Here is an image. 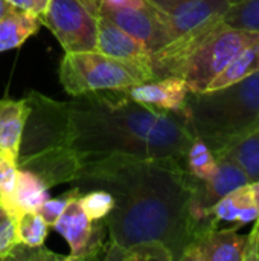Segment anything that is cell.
<instances>
[{"mask_svg": "<svg viewBox=\"0 0 259 261\" xmlns=\"http://www.w3.org/2000/svg\"><path fill=\"white\" fill-rule=\"evenodd\" d=\"M29 107L20 156L66 148L79 167L113 154L185 161L194 141L182 116L139 104L127 90L93 92L60 102L40 93Z\"/></svg>", "mask_w": 259, "mask_h": 261, "instance_id": "obj_1", "label": "cell"}, {"mask_svg": "<svg viewBox=\"0 0 259 261\" xmlns=\"http://www.w3.org/2000/svg\"><path fill=\"white\" fill-rule=\"evenodd\" d=\"M75 182L114 197L105 225L110 240L122 248L157 240L180 260L194 239L188 206L197 179L183 161L113 154L81 167Z\"/></svg>", "mask_w": 259, "mask_h": 261, "instance_id": "obj_2", "label": "cell"}, {"mask_svg": "<svg viewBox=\"0 0 259 261\" xmlns=\"http://www.w3.org/2000/svg\"><path fill=\"white\" fill-rule=\"evenodd\" d=\"M194 138L223 154L252 128L259 116V70L229 86L188 95L177 112Z\"/></svg>", "mask_w": 259, "mask_h": 261, "instance_id": "obj_3", "label": "cell"}, {"mask_svg": "<svg viewBox=\"0 0 259 261\" xmlns=\"http://www.w3.org/2000/svg\"><path fill=\"white\" fill-rule=\"evenodd\" d=\"M60 81L69 95L81 96L93 92L128 90L153 78L136 64L90 50L66 52L60 63Z\"/></svg>", "mask_w": 259, "mask_h": 261, "instance_id": "obj_4", "label": "cell"}, {"mask_svg": "<svg viewBox=\"0 0 259 261\" xmlns=\"http://www.w3.org/2000/svg\"><path fill=\"white\" fill-rule=\"evenodd\" d=\"M259 40L258 32L231 28L226 23L209 37L188 60L182 78L191 93H202L212 80L238 55L244 47Z\"/></svg>", "mask_w": 259, "mask_h": 261, "instance_id": "obj_5", "label": "cell"}, {"mask_svg": "<svg viewBox=\"0 0 259 261\" xmlns=\"http://www.w3.org/2000/svg\"><path fill=\"white\" fill-rule=\"evenodd\" d=\"M98 0H49L40 21L55 35L64 52L96 50Z\"/></svg>", "mask_w": 259, "mask_h": 261, "instance_id": "obj_6", "label": "cell"}, {"mask_svg": "<svg viewBox=\"0 0 259 261\" xmlns=\"http://www.w3.org/2000/svg\"><path fill=\"white\" fill-rule=\"evenodd\" d=\"M99 15L143 43L151 54L172 41L162 12L148 0L136 8H110L99 3Z\"/></svg>", "mask_w": 259, "mask_h": 261, "instance_id": "obj_7", "label": "cell"}, {"mask_svg": "<svg viewBox=\"0 0 259 261\" xmlns=\"http://www.w3.org/2000/svg\"><path fill=\"white\" fill-rule=\"evenodd\" d=\"M240 226L212 229L194 239L183 251L186 261H246L249 236L237 234Z\"/></svg>", "mask_w": 259, "mask_h": 261, "instance_id": "obj_8", "label": "cell"}, {"mask_svg": "<svg viewBox=\"0 0 259 261\" xmlns=\"http://www.w3.org/2000/svg\"><path fill=\"white\" fill-rule=\"evenodd\" d=\"M96 50L111 58L136 64L154 80L151 67V52L147 49V46L102 15L98 17Z\"/></svg>", "mask_w": 259, "mask_h": 261, "instance_id": "obj_9", "label": "cell"}, {"mask_svg": "<svg viewBox=\"0 0 259 261\" xmlns=\"http://www.w3.org/2000/svg\"><path fill=\"white\" fill-rule=\"evenodd\" d=\"M231 5L232 0H177L159 11L174 40L209 20L224 17Z\"/></svg>", "mask_w": 259, "mask_h": 261, "instance_id": "obj_10", "label": "cell"}, {"mask_svg": "<svg viewBox=\"0 0 259 261\" xmlns=\"http://www.w3.org/2000/svg\"><path fill=\"white\" fill-rule=\"evenodd\" d=\"M127 95L139 104L177 113L185 107L189 89L183 78L166 76L136 84L127 90Z\"/></svg>", "mask_w": 259, "mask_h": 261, "instance_id": "obj_11", "label": "cell"}, {"mask_svg": "<svg viewBox=\"0 0 259 261\" xmlns=\"http://www.w3.org/2000/svg\"><path fill=\"white\" fill-rule=\"evenodd\" d=\"M215 159L217 168L214 174L208 180L197 179L194 188V194L209 210L234 190L250 184L243 168L229 154H220L215 156Z\"/></svg>", "mask_w": 259, "mask_h": 261, "instance_id": "obj_12", "label": "cell"}, {"mask_svg": "<svg viewBox=\"0 0 259 261\" xmlns=\"http://www.w3.org/2000/svg\"><path fill=\"white\" fill-rule=\"evenodd\" d=\"M81 196H76L70 200L67 208L63 211V214L52 226L69 243V260H82L87 243L93 232V222L87 217L81 206Z\"/></svg>", "mask_w": 259, "mask_h": 261, "instance_id": "obj_13", "label": "cell"}, {"mask_svg": "<svg viewBox=\"0 0 259 261\" xmlns=\"http://www.w3.org/2000/svg\"><path fill=\"white\" fill-rule=\"evenodd\" d=\"M29 107L26 99H0V150L18 158Z\"/></svg>", "mask_w": 259, "mask_h": 261, "instance_id": "obj_14", "label": "cell"}, {"mask_svg": "<svg viewBox=\"0 0 259 261\" xmlns=\"http://www.w3.org/2000/svg\"><path fill=\"white\" fill-rule=\"evenodd\" d=\"M47 191L49 188L37 174L29 170L18 168L14 191L9 200L0 205H3L17 219L24 211L37 210L47 199Z\"/></svg>", "mask_w": 259, "mask_h": 261, "instance_id": "obj_15", "label": "cell"}, {"mask_svg": "<svg viewBox=\"0 0 259 261\" xmlns=\"http://www.w3.org/2000/svg\"><path fill=\"white\" fill-rule=\"evenodd\" d=\"M40 20L37 15L9 6L0 17V52H6L21 46L29 37L38 32Z\"/></svg>", "mask_w": 259, "mask_h": 261, "instance_id": "obj_16", "label": "cell"}, {"mask_svg": "<svg viewBox=\"0 0 259 261\" xmlns=\"http://www.w3.org/2000/svg\"><path fill=\"white\" fill-rule=\"evenodd\" d=\"M259 70V40L244 47L235 58L212 80L206 90H215Z\"/></svg>", "mask_w": 259, "mask_h": 261, "instance_id": "obj_17", "label": "cell"}, {"mask_svg": "<svg viewBox=\"0 0 259 261\" xmlns=\"http://www.w3.org/2000/svg\"><path fill=\"white\" fill-rule=\"evenodd\" d=\"M223 154H229L243 168L250 182L259 180V127L246 133Z\"/></svg>", "mask_w": 259, "mask_h": 261, "instance_id": "obj_18", "label": "cell"}, {"mask_svg": "<svg viewBox=\"0 0 259 261\" xmlns=\"http://www.w3.org/2000/svg\"><path fill=\"white\" fill-rule=\"evenodd\" d=\"M249 205H255L250 184H247L244 187H240V188L234 190L232 193H229L227 196H224L223 199H220L211 208V213H212V216L215 217V220L218 223L220 222L235 223L240 211L243 208L249 206Z\"/></svg>", "mask_w": 259, "mask_h": 261, "instance_id": "obj_19", "label": "cell"}, {"mask_svg": "<svg viewBox=\"0 0 259 261\" xmlns=\"http://www.w3.org/2000/svg\"><path fill=\"white\" fill-rule=\"evenodd\" d=\"M185 161L189 174L198 180H208L217 168V159L212 150L198 138H194Z\"/></svg>", "mask_w": 259, "mask_h": 261, "instance_id": "obj_20", "label": "cell"}, {"mask_svg": "<svg viewBox=\"0 0 259 261\" xmlns=\"http://www.w3.org/2000/svg\"><path fill=\"white\" fill-rule=\"evenodd\" d=\"M223 20L231 28L259 34V0H232Z\"/></svg>", "mask_w": 259, "mask_h": 261, "instance_id": "obj_21", "label": "cell"}, {"mask_svg": "<svg viewBox=\"0 0 259 261\" xmlns=\"http://www.w3.org/2000/svg\"><path fill=\"white\" fill-rule=\"evenodd\" d=\"M15 220H17L18 243L27 245V246L44 245L49 226L35 210L21 213Z\"/></svg>", "mask_w": 259, "mask_h": 261, "instance_id": "obj_22", "label": "cell"}, {"mask_svg": "<svg viewBox=\"0 0 259 261\" xmlns=\"http://www.w3.org/2000/svg\"><path fill=\"white\" fill-rule=\"evenodd\" d=\"M172 261V252L157 240H148L136 243L130 248H124V261Z\"/></svg>", "mask_w": 259, "mask_h": 261, "instance_id": "obj_23", "label": "cell"}, {"mask_svg": "<svg viewBox=\"0 0 259 261\" xmlns=\"http://www.w3.org/2000/svg\"><path fill=\"white\" fill-rule=\"evenodd\" d=\"M81 206L92 222L105 219L114 206V197L105 190H92L81 196Z\"/></svg>", "mask_w": 259, "mask_h": 261, "instance_id": "obj_24", "label": "cell"}, {"mask_svg": "<svg viewBox=\"0 0 259 261\" xmlns=\"http://www.w3.org/2000/svg\"><path fill=\"white\" fill-rule=\"evenodd\" d=\"M76 196H81V190L78 187L66 191L64 194L55 197V199H46L35 211L43 217V220L47 223V226H53L55 222L58 220V217L63 214V211L67 208V205L70 203L72 199H75Z\"/></svg>", "mask_w": 259, "mask_h": 261, "instance_id": "obj_25", "label": "cell"}, {"mask_svg": "<svg viewBox=\"0 0 259 261\" xmlns=\"http://www.w3.org/2000/svg\"><path fill=\"white\" fill-rule=\"evenodd\" d=\"M17 243V220L3 205H0V260H8Z\"/></svg>", "mask_w": 259, "mask_h": 261, "instance_id": "obj_26", "label": "cell"}, {"mask_svg": "<svg viewBox=\"0 0 259 261\" xmlns=\"http://www.w3.org/2000/svg\"><path fill=\"white\" fill-rule=\"evenodd\" d=\"M17 159L0 150V203L9 200L17 182Z\"/></svg>", "mask_w": 259, "mask_h": 261, "instance_id": "obj_27", "label": "cell"}, {"mask_svg": "<svg viewBox=\"0 0 259 261\" xmlns=\"http://www.w3.org/2000/svg\"><path fill=\"white\" fill-rule=\"evenodd\" d=\"M8 260L18 261H69V257L55 254L49 249L41 246H27L23 243H17L14 251L11 252Z\"/></svg>", "mask_w": 259, "mask_h": 261, "instance_id": "obj_28", "label": "cell"}, {"mask_svg": "<svg viewBox=\"0 0 259 261\" xmlns=\"http://www.w3.org/2000/svg\"><path fill=\"white\" fill-rule=\"evenodd\" d=\"M9 5L18 8V9H23V11H27L34 15L40 17L44 14L47 5H49V0H6Z\"/></svg>", "mask_w": 259, "mask_h": 261, "instance_id": "obj_29", "label": "cell"}, {"mask_svg": "<svg viewBox=\"0 0 259 261\" xmlns=\"http://www.w3.org/2000/svg\"><path fill=\"white\" fill-rule=\"evenodd\" d=\"M259 260V217L256 220L255 229L249 236V245H247V255L246 261Z\"/></svg>", "mask_w": 259, "mask_h": 261, "instance_id": "obj_30", "label": "cell"}, {"mask_svg": "<svg viewBox=\"0 0 259 261\" xmlns=\"http://www.w3.org/2000/svg\"><path fill=\"white\" fill-rule=\"evenodd\" d=\"M98 2L110 8H136L147 3V0H98Z\"/></svg>", "mask_w": 259, "mask_h": 261, "instance_id": "obj_31", "label": "cell"}, {"mask_svg": "<svg viewBox=\"0 0 259 261\" xmlns=\"http://www.w3.org/2000/svg\"><path fill=\"white\" fill-rule=\"evenodd\" d=\"M250 188H252V196H253V202L259 210V180L250 182Z\"/></svg>", "mask_w": 259, "mask_h": 261, "instance_id": "obj_32", "label": "cell"}, {"mask_svg": "<svg viewBox=\"0 0 259 261\" xmlns=\"http://www.w3.org/2000/svg\"><path fill=\"white\" fill-rule=\"evenodd\" d=\"M153 6H156L157 9H162V8H165V6H168L169 3H172V2H176V0H148Z\"/></svg>", "mask_w": 259, "mask_h": 261, "instance_id": "obj_33", "label": "cell"}, {"mask_svg": "<svg viewBox=\"0 0 259 261\" xmlns=\"http://www.w3.org/2000/svg\"><path fill=\"white\" fill-rule=\"evenodd\" d=\"M9 6H11V5H9L6 0H0V17L8 11V8H9Z\"/></svg>", "mask_w": 259, "mask_h": 261, "instance_id": "obj_34", "label": "cell"}, {"mask_svg": "<svg viewBox=\"0 0 259 261\" xmlns=\"http://www.w3.org/2000/svg\"><path fill=\"white\" fill-rule=\"evenodd\" d=\"M256 127H259V116H258V119L253 122V125H252V128H250V130H253V128H256ZM250 130H249V132H250Z\"/></svg>", "mask_w": 259, "mask_h": 261, "instance_id": "obj_35", "label": "cell"}]
</instances>
